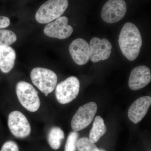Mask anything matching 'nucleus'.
I'll list each match as a JSON object with an SVG mask.
<instances>
[{"instance_id": "f257e3e1", "label": "nucleus", "mask_w": 151, "mask_h": 151, "mask_svg": "<svg viewBox=\"0 0 151 151\" xmlns=\"http://www.w3.org/2000/svg\"><path fill=\"white\" fill-rule=\"evenodd\" d=\"M119 43L122 53L134 61L139 54L142 44V36L137 27L132 23L124 25L119 35Z\"/></svg>"}, {"instance_id": "f03ea898", "label": "nucleus", "mask_w": 151, "mask_h": 151, "mask_svg": "<svg viewBox=\"0 0 151 151\" xmlns=\"http://www.w3.org/2000/svg\"><path fill=\"white\" fill-rule=\"evenodd\" d=\"M68 6V0H48L38 10L36 20L42 24L51 22L61 16Z\"/></svg>"}, {"instance_id": "7ed1b4c3", "label": "nucleus", "mask_w": 151, "mask_h": 151, "mask_svg": "<svg viewBox=\"0 0 151 151\" xmlns=\"http://www.w3.org/2000/svg\"><path fill=\"white\" fill-rule=\"evenodd\" d=\"M16 92L19 102L28 111L35 112L40 106L38 92L31 84L24 81L18 82Z\"/></svg>"}, {"instance_id": "20e7f679", "label": "nucleus", "mask_w": 151, "mask_h": 151, "mask_svg": "<svg viewBox=\"0 0 151 151\" xmlns=\"http://www.w3.org/2000/svg\"><path fill=\"white\" fill-rule=\"evenodd\" d=\"M30 77L33 84L44 94L53 92L57 84L56 73L47 68H35L32 70Z\"/></svg>"}, {"instance_id": "39448f33", "label": "nucleus", "mask_w": 151, "mask_h": 151, "mask_svg": "<svg viewBox=\"0 0 151 151\" xmlns=\"http://www.w3.org/2000/svg\"><path fill=\"white\" fill-rule=\"evenodd\" d=\"M80 82L77 77L72 76L61 81L55 87V97L58 102L66 104L75 99L79 93Z\"/></svg>"}, {"instance_id": "423d86ee", "label": "nucleus", "mask_w": 151, "mask_h": 151, "mask_svg": "<svg viewBox=\"0 0 151 151\" xmlns=\"http://www.w3.org/2000/svg\"><path fill=\"white\" fill-rule=\"evenodd\" d=\"M96 103L90 102L79 107L71 120V126L74 132L85 129L92 123L97 113Z\"/></svg>"}, {"instance_id": "0eeeda50", "label": "nucleus", "mask_w": 151, "mask_h": 151, "mask_svg": "<svg viewBox=\"0 0 151 151\" xmlns=\"http://www.w3.org/2000/svg\"><path fill=\"white\" fill-rule=\"evenodd\" d=\"M8 125L12 134L17 138L27 137L31 132V127L28 120L19 111H13L10 113Z\"/></svg>"}, {"instance_id": "6e6552de", "label": "nucleus", "mask_w": 151, "mask_h": 151, "mask_svg": "<svg viewBox=\"0 0 151 151\" xmlns=\"http://www.w3.org/2000/svg\"><path fill=\"white\" fill-rule=\"evenodd\" d=\"M127 11V4L124 0H108L102 9L101 17L107 23H115L124 17Z\"/></svg>"}, {"instance_id": "1a4fd4ad", "label": "nucleus", "mask_w": 151, "mask_h": 151, "mask_svg": "<svg viewBox=\"0 0 151 151\" xmlns=\"http://www.w3.org/2000/svg\"><path fill=\"white\" fill-rule=\"evenodd\" d=\"M68 19L66 17L58 18L54 22L49 23L44 29V32L49 37L63 40L70 36L73 29L68 24Z\"/></svg>"}, {"instance_id": "9d476101", "label": "nucleus", "mask_w": 151, "mask_h": 151, "mask_svg": "<svg viewBox=\"0 0 151 151\" xmlns=\"http://www.w3.org/2000/svg\"><path fill=\"white\" fill-rule=\"evenodd\" d=\"M90 58L93 62L106 60L110 57L112 46L111 42L104 38H92L89 44Z\"/></svg>"}, {"instance_id": "9b49d317", "label": "nucleus", "mask_w": 151, "mask_h": 151, "mask_svg": "<svg viewBox=\"0 0 151 151\" xmlns=\"http://www.w3.org/2000/svg\"><path fill=\"white\" fill-rule=\"evenodd\" d=\"M69 52L74 62L78 65H83L90 58L89 44L82 38L74 40L70 44Z\"/></svg>"}, {"instance_id": "f8f14e48", "label": "nucleus", "mask_w": 151, "mask_h": 151, "mask_svg": "<svg viewBox=\"0 0 151 151\" xmlns=\"http://www.w3.org/2000/svg\"><path fill=\"white\" fill-rule=\"evenodd\" d=\"M151 80L150 68L145 65L137 66L131 72L129 80V87L132 90H139L148 85Z\"/></svg>"}, {"instance_id": "ddd939ff", "label": "nucleus", "mask_w": 151, "mask_h": 151, "mask_svg": "<svg viewBox=\"0 0 151 151\" xmlns=\"http://www.w3.org/2000/svg\"><path fill=\"white\" fill-rule=\"evenodd\" d=\"M151 105V97L145 96L139 98L130 106L128 111V117L134 124L142 121L147 113Z\"/></svg>"}, {"instance_id": "4468645a", "label": "nucleus", "mask_w": 151, "mask_h": 151, "mask_svg": "<svg viewBox=\"0 0 151 151\" xmlns=\"http://www.w3.org/2000/svg\"><path fill=\"white\" fill-rule=\"evenodd\" d=\"M16 53L10 46L0 47V70L5 73H9L14 67Z\"/></svg>"}, {"instance_id": "2eb2a0df", "label": "nucleus", "mask_w": 151, "mask_h": 151, "mask_svg": "<svg viewBox=\"0 0 151 151\" xmlns=\"http://www.w3.org/2000/svg\"><path fill=\"white\" fill-rule=\"evenodd\" d=\"M106 132L107 128L103 118L100 116H96L89 133V140L93 144L97 143Z\"/></svg>"}, {"instance_id": "dca6fc26", "label": "nucleus", "mask_w": 151, "mask_h": 151, "mask_svg": "<svg viewBox=\"0 0 151 151\" xmlns=\"http://www.w3.org/2000/svg\"><path fill=\"white\" fill-rule=\"evenodd\" d=\"M65 138L64 132L59 127H52L49 132L47 140L49 145L54 150H58Z\"/></svg>"}, {"instance_id": "f3484780", "label": "nucleus", "mask_w": 151, "mask_h": 151, "mask_svg": "<svg viewBox=\"0 0 151 151\" xmlns=\"http://www.w3.org/2000/svg\"><path fill=\"white\" fill-rule=\"evenodd\" d=\"M17 40L16 35L12 31L0 29V47L9 46Z\"/></svg>"}, {"instance_id": "a211bd4d", "label": "nucleus", "mask_w": 151, "mask_h": 151, "mask_svg": "<svg viewBox=\"0 0 151 151\" xmlns=\"http://www.w3.org/2000/svg\"><path fill=\"white\" fill-rule=\"evenodd\" d=\"M77 149L78 151H100L94 144L91 142L89 139L86 137L78 140Z\"/></svg>"}, {"instance_id": "6ab92c4d", "label": "nucleus", "mask_w": 151, "mask_h": 151, "mask_svg": "<svg viewBox=\"0 0 151 151\" xmlns=\"http://www.w3.org/2000/svg\"><path fill=\"white\" fill-rule=\"evenodd\" d=\"M78 134L77 132H70L68 137L64 151H76L78 141Z\"/></svg>"}, {"instance_id": "aec40b11", "label": "nucleus", "mask_w": 151, "mask_h": 151, "mask_svg": "<svg viewBox=\"0 0 151 151\" xmlns=\"http://www.w3.org/2000/svg\"><path fill=\"white\" fill-rule=\"evenodd\" d=\"M0 151H19V146L13 141H7L4 143Z\"/></svg>"}, {"instance_id": "412c9836", "label": "nucleus", "mask_w": 151, "mask_h": 151, "mask_svg": "<svg viewBox=\"0 0 151 151\" xmlns=\"http://www.w3.org/2000/svg\"><path fill=\"white\" fill-rule=\"evenodd\" d=\"M10 24V20L7 17L0 16V29L9 27Z\"/></svg>"}, {"instance_id": "4be33fe9", "label": "nucleus", "mask_w": 151, "mask_h": 151, "mask_svg": "<svg viewBox=\"0 0 151 151\" xmlns=\"http://www.w3.org/2000/svg\"><path fill=\"white\" fill-rule=\"evenodd\" d=\"M100 151H106L105 150H103V149H100Z\"/></svg>"}]
</instances>
